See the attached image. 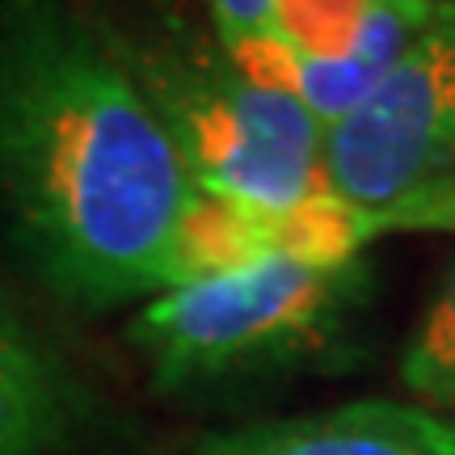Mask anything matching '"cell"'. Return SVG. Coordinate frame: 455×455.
I'll return each mask as SVG.
<instances>
[{
	"mask_svg": "<svg viewBox=\"0 0 455 455\" xmlns=\"http://www.w3.org/2000/svg\"><path fill=\"white\" fill-rule=\"evenodd\" d=\"M123 51L198 195L275 215L333 198L325 127L295 98L232 64L220 43L173 34L164 47L123 43Z\"/></svg>",
	"mask_w": 455,
	"mask_h": 455,
	"instance_id": "7a4b0ae2",
	"label": "cell"
},
{
	"mask_svg": "<svg viewBox=\"0 0 455 455\" xmlns=\"http://www.w3.org/2000/svg\"><path fill=\"white\" fill-rule=\"evenodd\" d=\"M195 198L118 34L0 0V212L38 275L89 308L169 291Z\"/></svg>",
	"mask_w": 455,
	"mask_h": 455,
	"instance_id": "6da1fadb",
	"label": "cell"
},
{
	"mask_svg": "<svg viewBox=\"0 0 455 455\" xmlns=\"http://www.w3.org/2000/svg\"><path fill=\"white\" fill-rule=\"evenodd\" d=\"M439 0H203L215 43L253 81L333 127L371 93Z\"/></svg>",
	"mask_w": 455,
	"mask_h": 455,
	"instance_id": "5b68a950",
	"label": "cell"
},
{
	"mask_svg": "<svg viewBox=\"0 0 455 455\" xmlns=\"http://www.w3.org/2000/svg\"><path fill=\"white\" fill-rule=\"evenodd\" d=\"M413 228H443V232H455V190L443 198V203H435Z\"/></svg>",
	"mask_w": 455,
	"mask_h": 455,
	"instance_id": "9c48e42d",
	"label": "cell"
},
{
	"mask_svg": "<svg viewBox=\"0 0 455 455\" xmlns=\"http://www.w3.org/2000/svg\"><path fill=\"white\" fill-rule=\"evenodd\" d=\"M363 291V258L253 261L152 295L131 321V341L161 388H186L325 346Z\"/></svg>",
	"mask_w": 455,
	"mask_h": 455,
	"instance_id": "3957f363",
	"label": "cell"
},
{
	"mask_svg": "<svg viewBox=\"0 0 455 455\" xmlns=\"http://www.w3.org/2000/svg\"><path fill=\"white\" fill-rule=\"evenodd\" d=\"M329 195L405 232L455 190V0H439L367 98L325 131Z\"/></svg>",
	"mask_w": 455,
	"mask_h": 455,
	"instance_id": "277c9868",
	"label": "cell"
},
{
	"mask_svg": "<svg viewBox=\"0 0 455 455\" xmlns=\"http://www.w3.org/2000/svg\"><path fill=\"white\" fill-rule=\"evenodd\" d=\"M68 384L0 295V455H51L68 435Z\"/></svg>",
	"mask_w": 455,
	"mask_h": 455,
	"instance_id": "52a82bcc",
	"label": "cell"
},
{
	"mask_svg": "<svg viewBox=\"0 0 455 455\" xmlns=\"http://www.w3.org/2000/svg\"><path fill=\"white\" fill-rule=\"evenodd\" d=\"M401 379L422 401H430L435 413L455 418V261L447 266L439 291L430 295L401 355Z\"/></svg>",
	"mask_w": 455,
	"mask_h": 455,
	"instance_id": "ba28073f",
	"label": "cell"
},
{
	"mask_svg": "<svg viewBox=\"0 0 455 455\" xmlns=\"http://www.w3.org/2000/svg\"><path fill=\"white\" fill-rule=\"evenodd\" d=\"M190 455H455V422L401 401H350L207 435Z\"/></svg>",
	"mask_w": 455,
	"mask_h": 455,
	"instance_id": "8992f818",
	"label": "cell"
}]
</instances>
